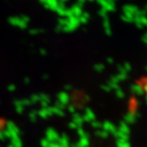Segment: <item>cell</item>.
I'll return each instance as SVG.
<instances>
[]
</instances>
